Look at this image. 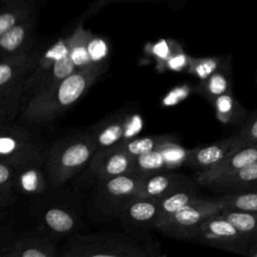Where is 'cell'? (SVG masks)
<instances>
[{"label": "cell", "mask_w": 257, "mask_h": 257, "mask_svg": "<svg viewBox=\"0 0 257 257\" xmlns=\"http://www.w3.org/2000/svg\"><path fill=\"white\" fill-rule=\"evenodd\" d=\"M103 69V62L92 63L75 70L50 89L31 97L23 110L24 119L30 122H45L54 118L78 100Z\"/></svg>", "instance_id": "6da1fadb"}, {"label": "cell", "mask_w": 257, "mask_h": 257, "mask_svg": "<svg viewBox=\"0 0 257 257\" xmlns=\"http://www.w3.org/2000/svg\"><path fill=\"white\" fill-rule=\"evenodd\" d=\"M96 151V145L89 133L57 143L46 158V171L50 185L58 187L63 184L81 170Z\"/></svg>", "instance_id": "7a4b0ae2"}, {"label": "cell", "mask_w": 257, "mask_h": 257, "mask_svg": "<svg viewBox=\"0 0 257 257\" xmlns=\"http://www.w3.org/2000/svg\"><path fill=\"white\" fill-rule=\"evenodd\" d=\"M37 52L24 51L12 55H3L0 62V110L1 118L14 115L34 65Z\"/></svg>", "instance_id": "3957f363"}, {"label": "cell", "mask_w": 257, "mask_h": 257, "mask_svg": "<svg viewBox=\"0 0 257 257\" xmlns=\"http://www.w3.org/2000/svg\"><path fill=\"white\" fill-rule=\"evenodd\" d=\"M65 256H149L151 248L119 235H75L63 247Z\"/></svg>", "instance_id": "277c9868"}, {"label": "cell", "mask_w": 257, "mask_h": 257, "mask_svg": "<svg viewBox=\"0 0 257 257\" xmlns=\"http://www.w3.org/2000/svg\"><path fill=\"white\" fill-rule=\"evenodd\" d=\"M221 211L222 205L217 198L199 197L191 204L161 221L157 225V229L172 237L196 239L202 223Z\"/></svg>", "instance_id": "5b68a950"}, {"label": "cell", "mask_w": 257, "mask_h": 257, "mask_svg": "<svg viewBox=\"0 0 257 257\" xmlns=\"http://www.w3.org/2000/svg\"><path fill=\"white\" fill-rule=\"evenodd\" d=\"M196 239L200 242L228 250L240 255H248L251 240L228 221L221 212L206 219Z\"/></svg>", "instance_id": "8992f818"}, {"label": "cell", "mask_w": 257, "mask_h": 257, "mask_svg": "<svg viewBox=\"0 0 257 257\" xmlns=\"http://www.w3.org/2000/svg\"><path fill=\"white\" fill-rule=\"evenodd\" d=\"M142 176L123 174L98 182L95 203L106 213L119 214L123 206L139 193Z\"/></svg>", "instance_id": "52a82bcc"}, {"label": "cell", "mask_w": 257, "mask_h": 257, "mask_svg": "<svg viewBox=\"0 0 257 257\" xmlns=\"http://www.w3.org/2000/svg\"><path fill=\"white\" fill-rule=\"evenodd\" d=\"M143 121L139 114L114 115L98 122L89 134L97 150L118 146L133 139L142 128Z\"/></svg>", "instance_id": "ba28073f"}, {"label": "cell", "mask_w": 257, "mask_h": 257, "mask_svg": "<svg viewBox=\"0 0 257 257\" xmlns=\"http://www.w3.org/2000/svg\"><path fill=\"white\" fill-rule=\"evenodd\" d=\"M188 152L189 150H185L177 142H173L158 150L134 157L132 174L143 176L174 170L182 164H186Z\"/></svg>", "instance_id": "9c48e42d"}, {"label": "cell", "mask_w": 257, "mask_h": 257, "mask_svg": "<svg viewBox=\"0 0 257 257\" xmlns=\"http://www.w3.org/2000/svg\"><path fill=\"white\" fill-rule=\"evenodd\" d=\"M134 157L121 145L96 151L90 160L89 171L99 182L108 178L133 173Z\"/></svg>", "instance_id": "30bf717a"}, {"label": "cell", "mask_w": 257, "mask_h": 257, "mask_svg": "<svg viewBox=\"0 0 257 257\" xmlns=\"http://www.w3.org/2000/svg\"><path fill=\"white\" fill-rule=\"evenodd\" d=\"M1 161L15 167L41 157L38 147L25 133L16 128H2L0 138Z\"/></svg>", "instance_id": "8fae6325"}, {"label": "cell", "mask_w": 257, "mask_h": 257, "mask_svg": "<svg viewBox=\"0 0 257 257\" xmlns=\"http://www.w3.org/2000/svg\"><path fill=\"white\" fill-rule=\"evenodd\" d=\"M245 146L237 135L230 136L213 144L189 150L186 164L198 169V172L205 171L216 166L227 156Z\"/></svg>", "instance_id": "7c38bea8"}, {"label": "cell", "mask_w": 257, "mask_h": 257, "mask_svg": "<svg viewBox=\"0 0 257 257\" xmlns=\"http://www.w3.org/2000/svg\"><path fill=\"white\" fill-rule=\"evenodd\" d=\"M255 162H257V144L245 145L227 156L216 166L205 171L197 172L196 181L198 184L207 187L214 181Z\"/></svg>", "instance_id": "4fadbf2b"}, {"label": "cell", "mask_w": 257, "mask_h": 257, "mask_svg": "<svg viewBox=\"0 0 257 257\" xmlns=\"http://www.w3.org/2000/svg\"><path fill=\"white\" fill-rule=\"evenodd\" d=\"M194 189L193 184L185 176L158 172L143 175L139 189V198L162 199L178 191Z\"/></svg>", "instance_id": "5bb4252c"}, {"label": "cell", "mask_w": 257, "mask_h": 257, "mask_svg": "<svg viewBox=\"0 0 257 257\" xmlns=\"http://www.w3.org/2000/svg\"><path fill=\"white\" fill-rule=\"evenodd\" d=\"M123 222L140 228H157L161 212L156 199L136 197L130 200L119 213Z\"/></svg>", "instance_id": "9a60e30c"}, {"label": "cell", "mask_w": 257, "mask_h": 257, "mask_svg": "<svg viewBox=\"0 0 257 257\" xmlns=\"http://www.w3.org/2000/svg\"><path fill=\"white\" fill-rule=\"evenodd\" d=\"M35 28L33 15L16 24L0 35V47L3 55H12L28 51L32 44V35Z\"/></svg>", "instance_id": "2e32d148"}, {"label": "cell", "mask_w": 257, "mask_h": 257, "mask_svg": "<svg viewBox=\"0 0 257 257\" xmlns=\"http://www.w3.org/2000/svg\"><path fill=\"white\" fill-rule=\"evenodd\" d=\"M42 157L27 161L14 169V188L24 194H39L45 189V179L41 170Z\"/></svg>", "instance_id": "e0dca14e"}, {"label": "cell", "mask_w": 257, "mask_h": 257, "mask_svg": "<svg viewBox=\"0 0 257 257\" xmlns=\"http://www.w3.org/2000/svg\"><path fill=\"white\" fill-rule=\"evenodd\" d=\"M215 191L229 194L257 189V162L220 178L207 186Z\"/></svg>", "instance_id": "ac0fdd59"}, {"label": "cell", "mask_w": 257, "mask_h": 257, "mask_svg": "<svg viewBox=\"0 0 257 257\" xmlns=\"http://www.w3.org/2000/svg\"><path fill=\"white\" fill-rule=\"evenodd\" d=\"M217 118L225 124H242L246 119V112L232 91L226 92L213 101Z\"/></svg>", "instance_id": "d6986e66"}, {"label": "cell", "mask_w": 257, "mask_h": 257, "mask_svg": "<svg viewBox=\"0 0 257 257\" xmlns=\"http://www.w3.org/2000/svg\"><path fill=\"white\" fill-rule=\"evenodd\" d=\"M2 255L9 257H52L53 245L44 238H25L13 243Z\"/></svg>", "instance_id": "ffe728a7"}, {"label": "cell", "mask_w": 257, "mask_h": 257, "mask_svg": "<svg viewBox=\"0 0 257 257\" xmlns=\"http://www.w3.org/2000/svg\"><path fill=\"white\" fill-rule=\"evenodd\" d=\"M2 3L0 35L33 15V5L29 0H11Z\"/></svg>", "instance_id": "44dd1931"}, {"label": "cell", "mask_w": 257, "mask_h": 257, "mask_svg": "<svg viewBox=\"0 0 257 257\" xmlns=\"http://www.w3.org/2000/svg\"><path fill=\"white\" fill-rule=\"evenodd\" d=\"M201 90L203 94L211 101L226 92L232 91L230 63L224 62L220 68H218L208 78L203 80Z\"/></svg>", "instance_id": "7402d4cb"}, {"label": "cell", "mask_w": 257, "mask_h": 257, "mask_svg": "<svg viewBox=\"0 0 257 257\" xmlns=\"http://www.w3.org/2000/svg\"><path fill=\"white\" fill-rule=\"evenodd\" d=\"M173 142H177V138L174 136H150L144 138H133L121 144V146L130 155L138 157L158 150Z\"/></svg>", "instance_id": "603a6c76"}, {"label": "cell", "mask_w": 257, "mask_h": 257, "mask_svg": "<svg viewBox=\"0 0 257 257\" xmlns=\"http://www.w3.org/2000/svg\"><path fill=\"white\" fill-rule=\"evenodd\" d=\"M200 196L196 193L194 189L182 190L170 194L162 199H159V206H160V220L158 224L163 221L164 219L170 217L171 215L175 214L182 208L186 207L187 205L191 204L195 200H197ZM157 224V225H158Z\"/></svg>", "instance_id": "cb8c5ba5"}, {"label": "cell", "mask_w": 257, "mask_h": 257, "mask_svg": "<svg viewBox=\"0 0 257 257\" xmlns=\"http://www.w3.org/2000/svg\"><path fill=\"white\" fill-rule=\"evenodd\" d=\"M217 199L222 205V210L257 213V189L224 194Z\"/></svg>", "instance_id": "d4e9b609"}, {"label": "cell", "mask_w": 257, "mask_h": 257, "mask_svg": "<svg viewBox=\"0 0 257 257\" xmlns=\"http://www.w3.org/2000/svg\"><path fill=\"white\" fill-rule=\"evenodd\" d=\"M222 215L239 229L251 242L257 241V213L222 210Z\"/></svg>", "instance_id": "484cf974"}, {"label": "cell", "mask_w": 257, "mask_h": 257, "mask_svg": "<svg viewBox=\"0 0 257 257\" xmlns=\"http://www.w3.org/2000/svg\"><path fill=\"white\" fill-rule=\"evenodd\" d=\"M43 219L46 226L56 233H68L75 226L73 216L66 210L60 208H51L47 210Z\"/></svg>", "instance_id": "4316f807"}, {"label": "cell", "mask_w": 257, "mask_h": 257, "mask_svg": "<svg viewBox=\"0 0 257 257\" xmlns=\"http://www.w3.org/2000/svg\"><path fill=\"white\" fill-rule=\"evenodd\" d=\"M221 57H203V58H190L189 71L194 73L202 80L208 78L212 73H214L218 68L223 65Z\"/></svg>", "instance_id": "83f0119b"}, {"label": "cell", "mask_w": 257, "mask_h": 257, "mask_svg": "<svg viewBox=\"0 0 257 257\" xmlns=\"http://www.w3.org/2000/svg\"><path fill=\"white\" fill-rule=\"evenodd\" d=\"M14 187V169L8 163L1 161L0 164V201L4 206L11 201Z\"/></svg>", "instance_id": "f1b7e54d"}, {"label": "cell", "mask_w": 257, "mask_h": 257, "mask_svg": "<svg viewBox=\"0 0 257 257\" xmlns=\"http://www.w3.org/2000/svg\"><path fill=\"white\" fill-rule=\"evenodd\" d=\"M236 135L244 145L257 144V111L246 117Z\"/></svg>", "instance_id": "f546056e"}, {"label": "cell", "mask_w": 257, "mask_h": 257, "mask_svg": "<svg viewBox=\"0 0 257 257\" xmlns=\"http://www.w3.org/2000/svg\"><path fill=\"white\" fill-rule=\"evenodd\" d=\"M87 48L93 62H100V59L105 56L107 51V47L104 40H102L99 37H96L92 33L89 37Z\"/></svg>", "instance_id": "4dcf8cb0"}, {"label": "cell", "mask_w": 257, "mask_h": 257, "mask_svg": "<svg viewBox=\"0 0 257 257\" xmlns=\"http://www.w3.org/2000/svg\"><path fill=\"white\" fill-rule=\"evenodd\" d=\"M179 47L178 43H176L173 40H167V39H161L157 43H155L152 47L153 54L164 61H166L170 55Z\"/></svg>", "instance_id": "1f68e13d"}, {"label": "cell", "mask_w": 257, "mask_h": 257, "mask_svg": "<svg viewBox=\"0 0 257 257\" xmlns=\"http://www.w3.org/2000/svg\"><path fill=\"white\" fill-rule=\"evenodd\" d=\"M190 58L188 57L181 49V47L179 46L171 55L170 57L165 61L166 65L168 68L174 69V70H179L182 69L183 67H185L186 65L189 66V62H190Z\"/></svg>", "instance_id": "d6a6232c"}, {"label": "cell", "mask_w": 257, "mask_h": 257, "mask_svg": "<svg viewBox=\"0 0 257 257\" xmlns=\"http://www.w3.org/2000/svg\"><path fill=\"white\" fill-rule=\"evenodd\" d=\"M251 257H257V241L251 242L249 249H248V255Z\"/></svg>", "instance_id": "836d02e7"}, {"label": "cell", "mask_w": 257, "mask_h": 257, "mask_svg": "<svg viewBox=\"0 0 257 257\" xmlns=\"http://www.w3.org/2000/svg\"><path fill=\"white\" fill-rule=\"evenodd\" d=\"M2 2H6V1H11V0H1Z\"/></svg>", "instance_id": "e575fe53"}]
</instances>
